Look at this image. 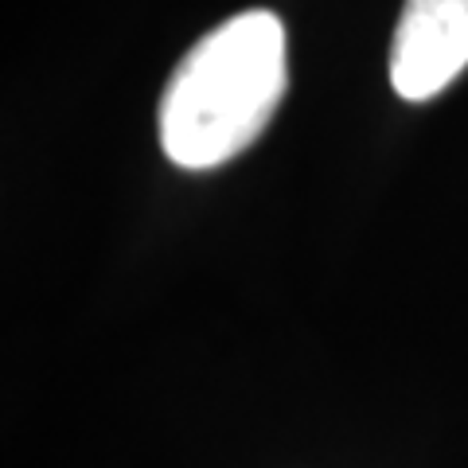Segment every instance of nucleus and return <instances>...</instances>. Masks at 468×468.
<instances>
[{
  "mask_svg": "<svg viewBox=\"0 0 468 468\" xmlns=\"http://www.w3.org/2000/svg\"><path fill=\"white\" fill-rule=\"evenodd\" d=\"M285 27L250 8L211 27L160 98V144L180 168H218L266 133L285 94Z\"/></svg>",
  "mask_w": 468,
  "mask_h": 468,
  "instance_id": "f257e3e1",
  "label": "nucleus"
},
{
  "mask_svg": "<svg viewBox=\"0 0 468 468\" xmlns=\"http://www.w3.org/2000/svg\"><path fill=\"white\" fill-rule=\"evenodd\" d=\"M468 67V0H406L390 43V86L426 101Z\"/></svg>",
  "mask_w": 468,
  "mask_h": 468,
  "instance_id": "f03ea898",
  "label": "nucleus"
}]
</instances>
